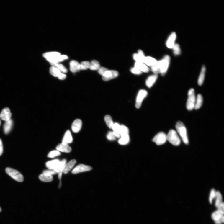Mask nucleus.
Returning <instances> with one entry per match:
<instances>
[{
    "label": "nucleus",
    "instance_id": "obj_1",
    "mask_svg": "<svg viewBox=\"0 0 224 224\" xmlns=\"http://www.w3.org/2000/svg\"><path fill=\"white\" fill-rule=\"evenodd\" d=\"M43 56L52 65L58 63L68 58L67 56L61 55L57 52H50L44 53Z\"/></svg>",
    "mask_w": 224,
    "mask_h": 224
},
{
    "label": "nucleus",
    "instance_id": "obj_2",
    "mask_svg": "<svg viewBox=\"0 0 224 224\" xmlns=\"http://www.w3.org/2000/svg\"><path fill=\"white\" fill-rule=\"evenodd\" d=\"M170 58L168 55H165L161 60L158 61L157 65L159 69V73L164 76L167 72L170 65Z\"/></svg>",
    "mask_w": 224,
    "mask_h": 224
},
{
    "label": "nucleus",
    "instance_id": "obj_3",
    "mask_svg": "<svg viewBox=\"0 0 224 224\" xmlns=\"http://www.w3.org/2000/svg\"><path fill=\"white\" fill-rule=\"evenodd\" d=\"M176 128L183 142L186 145L188 144L189 140L187 131L184 125L181 122H178L176 124Z\"/></svg>",
    "mask_w": 224,
    "mask_h": 224
},
{
    "label": "nucleus",
    "instance_id": "obj_4",
    "mask_svg": "<svg viewBox=\"0 0 224 224\" xmlns=\"http://www.w3.org/2000/svg\"><path fill=\"white\" fill-rule=\"evenodd\" d=\"M166 136H167V140L172 145L177 146L180 144L181 140L175 130H171L168 135H166Z\"/></svg>",
    "mask_w": 224,
    "mask_h": 224
},
{
    "label": "nucleus",
    "instance_id": "obj_5",
    "mask_svg": "<svg viewBox=\"0 0 224 224\" xmlns=\"http://www.w3.org/2000/svg\"><path fill=\"white\" fill-rule=\"evenodd\" d=\"M188 95V98L187 103V108L188 110L191 111L194 108L196 99L194 89H189Z\"/></svg>",
    "mask_w": 224,
    "mask_h": 224
},
{
    "label": "nucleus",
    "instance_id": "obj_6",
    "mask_svg": "<svg viewBox=\"0 0 224 224\" xmlns=\"http://www.w3.org/2000/svg\"><path fill=\"white\" fill-rule=\"evenodd\" d=\"M6 172L15 180L22 182L24 181L23 176L19 172L12 168H7L5 169Z\"/></svg>",
    "mask_w": 224,
    "mask_h": 224
},
{
    "label": "nucleus",
    "instance_id": "obj_7",
    "mask_svg": "<svg viewBox=\"0 0 224 224\" xmlns=\"http://www.w3.org/2000/svg\"><path fill=\"white\" fill-rule=\"evenodd\" d=\"M167 140V136L163 132H160L155 136L153 139V141L158 145H161L165 143Z\"/></svg>",
    "mask_w": 224,
    "mask_h": 224
},
{
    "label": "nucleus",
    "instance_id": "obj_8",
    "mask_svg": "<svg viewBox=\"0 0 224 224\" xmlns=\"http://www.w3.org/2000/svg\"><path fill=\"white\" fill-rule=\"evenodd\" d=\"M148 93L145 90H140L138 94L136 100L135 107L137 108L140 107L142 102L145 97L147 95Z\"/></svg>",
    "mask_w": 224,
    "mask_h": 224
},
{
    "label": "nucleus",
    "instance_id": "obj_9",
    "mask_svg": "<svg viewBox=\"0 0 224 224\" xmlns=\"http://www.w3.org/2000/svg\"><path fill=\"white\" fill-rule=\"evenodd\" d=\"M118 76V72L114 70H108L103 75L102 79L105 81H109L117 78Z\"/></svg>",
    "mask_w": 224,
    "mask_h": 224
},
{
    "label": "nucleus",
    "instance_id": "obj_10",
    "mask_svg": "<svg viewBox=\"0 0 224 224\" xmlns=\"http://www.w3.org/2000/svg\"><path fill=\"white\" fill-rule=\"evenodd\" d=\"M92 169L91 166L83 164L78 165L72 171L73 174H76L82 172L90 171Z\"/></svg>",
    "mask_w": 224,
    "mask_h": 224
},
{
    "label": "nucleus",
    "instance_id": "obj_11",
    "mask_svg": "<svg viewBox=\"0 0 224 224\" xmlns=\"http://www.w3.org/2000/svg\"><path fill=\"white\" fill-rule=\"evenodd\" d=\"M176 37V34L175 32L172 33L170 34L166 42V47L169 49L173 48L175 44Z\"/></svg>",
    "mask_w": 224,
    "mask_h": 224
},
{
    "label": "nucleus",
    "instance_id": "obj_12",
    "mask_svg": "<svg viewBox=\"0 0 224 224\" xmlns=\"http://www.w3.org/2000/svg\"><path fill=\"white\" fill-rule=\"evenodd\" d=\"M12 114L10 112V109L8 108H5L3 109L0 114V118L5 121L11 119Z\"/></svg>",
    "mask_w": 224,
    "mask_h": 224
},
{
    "label": "nucleus",
    "instance_id": "obj_13",
    "mask_svg": "<svg viewBox=\"0 0 224 224\" xmlns=\"http://www.w3.org/2000/svg\"><path fill=\"white\" fill-rule=\"evenodd\" d=\"M82 125L81 120L77 119L74 120L72 125V129L74 133H78L81 130Z\"/></svg>",
    "mask_w": 224,
    "mask_h": 224
},
{
    "label": "nucleus",
    "instance_id": "obj_14",
    "mask_svg": "<svg viewBox=\"0 0 224 224\" xmlns=\"http://www.w3.org/2000/svg\"><path fill=\"white\" fill-rule=\"evenodd\" d=\"M73 139L71 132L70 130H67L63 138L62 143L63 144L67 145L73 142Z\"/></svg>",
    "mask_w": 224,
    "mask_h": 224
},
{
    "label": "nucleus",
    "instance_id": "obj_15",
    "mask_svg": "<svg viewBox=\"0 0 224 224\" xmlns=\"http://www.w3.org/2000/svg\"><path fill=\"white\" fill-rule=\"evenodd\" d=\"M60 162V161L58 159L53 160L46 163L45 166L49 169L55 170L58 167Z\"/></svg>",
    "mask_w": 224,
    "mask_h": 224
},
{
    "label": "nucleus",
    "instance_id": "obj_16",
    "mask_svg": "<svg viewBox=\"0 0 224 224\" xmlns=\"http://www.w3.org/2000/svg\"><path fill=\"white\" fill-rule=\"evenodd\" d=\"M158 77V74H156L149 76L146 81V84L147 86L149 88L152 87L156 82Z\"/></svg>",
    "mask_w": 224,
    "mask_h": 224
},
{
    "label": "nucleus",
    "instance_id": "obj_17",
    "mask_svg": "<svg viewBox=\"0 0 224 224\" xmlns=\"http://www.w3.org/2000/svg\"><path fill=\"white\" fill-rule=\"evenodd\" d=\"M133 58L136 62L143 63L145 56L143 52L140 50L138 51V53H135L133 55Z\"/></svg>",
    "mask_w": 224,
    "mask_h": 224
},
{
    "label": "nucleus",
    "instance_id": "obj_18",
    "mask_svg": "<svg viewBox=\"0 0 224 224\" xmlns=\"http://www.w3.org/2000/svg\"><path fill=\"white\" fill-rule=\"evenodd\" d=\"M135 67L138 68L142 72L148 73L149 70L148 66L143 63L136 62Z\"/></svg>",
    "mask_w": 224,
    "mask_h": 224
},
{
    "label": "nucleus",
    "instance_id": "obj_19",
    "mask_svg": "<svg viewBox=\"0 0 224 224\" xmlns=\"http://www.w3.org/2000/svg\"><path fill=\"white\" fill-rule=\"evenodd\" d=\"M57 150L63 152L68 153L71 151L72 149L70 146L67 145H64L60 143L56 147Z\"/></svg>",
    "mask_w": 224,
    "mask_h": 224
},
{
    "label": "nucleus",
    "instance_id": "obj_20",
    "mask_svg": "<svg viewBox=\"0 0 224 224\" xmlns=\"http://www.w3.org/2000/svg\"><path fill=\"white\" fill-rule=\"evenodd\" d=\"M76 163V161L75 159H73L66 163L63 170V173L65 174L68 173L73 167Z\"/></svg>",
    "mask_w": 224,
    "mask_h": 224
},
{
    "label": "nucleus",
    "instance_id": "obj_21",
    "mask_svg": "<svg viewBox=\"0 0 224 224\" xmlns=\"http://www.w3.org/2000/svg\"><path fill=\"white\" fill-rule=\"evenodd\" d=\"M158 61L157 60L153 57L150 56L145 57L143 63L147 66L152 67L156 64Z\"/></svg>",
    "mask_w": 224,
    "mask_h": 224
},
{
    "label": "nucleus",
    "instance_id": "obj_22",
    "mask_svg": "<svg viewBox=\"0 0 224 224\" xmlns=\"http://www.w3.org/2000/svg\"><path fill=\"white\" fill-rule=\"evenodd\" d=\"M13 121L11 119L8 121H5L4 126V129L5 134H8L12 127Z\"/></svg>",
    "mask_w": 224,
    "mask_h": 224
},
{
    "label": "nucleus",
    "instance_id": "obj_23",
    "mask_svg": "<svg viewBox=\"0 0 224 224\" xmlns=\"http://www.w3.org/2000/svg\"><path fill=\"white\" fill-rule=\"evenodd\" d=\"M79 63L75 60H72L70 63V69L73 73H76L79 71Z\"/></svg>",
    "mask_w": 224,
    "mask_h": 224
},
{
    "label": "nucleus",
    "instance_id": "obj_24",
    "mask_svg": "<svg viewBox=\"0 0 224 224\" xmlns=\"http://www.w3.org/2000/svg\"><path fill=\"white\" fill-rule=\"evenodd\" d=\"M206 68L205 66H203L201 70L198 79V83L200 86L202 85L204 82L205 79Z\"/></svg>",
    "mask_w": 224,
    "mask_h": 224
},
{
    "label": "nucleus",
    "instance_id": "obj_25",
    "mask_svg": "<svg viewBox=\"0 0 224 224\" xmlns=\"http://www.w3.org/2000/svg\"><path fill=\"white\" fill-rule=\"evenodd\" d=\"M130 141V137L129 135H120V138L118 140L120 144L124 145H127Z\"/></svg>",
    "mask_w": 224,
    "mask_h": 224
},
{
    "label": "nucleus",
    "instance_id": "obj_26",
    "mask_svg": "<svg viewBox=\"0 0 224 224\" xmlns=\"http://www.w3.org/2000/svg\"><path fill=\"white\" fill-rule=\"evenodd\" d=\"M39 178L40 180L45 182H51L53 179V176L48 175L43 173L40 174Z\"/></svg>",
    "mask_w": 224,
    "mask_h": 224
},
{
    "label": "nucleus",
    "instance_id": "obj_27",
    "mask_svg": "<svg viewBox=\"0 0 224 224\" xmlns=\"http://www.w3.org/2000/svg\"><path fill=\"white\" fill-rule=\"evenodd\" d=\"M203 102V98L202 96L200 94H198L195 103L194 108L195 109L197 110L200 109L202 105Z\"/></svg>",
    "mask_w": 224,
    "mask_h": 224
},
{
    "label": "nucleus",
    "instance_id": "obj_28",
    "mask_svg": "<svg viewBox=\"0 0 224 224\" xmlns=\"http://www.w3.org/2000/svg\"><path fill=\"white\" fill-rule=\"evenodd\" d=\"M215 205L217 208L223 203L222 195L219 191L216 192Z\"/></svg>",
    "mask_w": 224,
    "mask_h": 224
},
{
    "label": "nucleus",
    "instance_id": "obj_29",
    "mask_svg": "<svg viewBox=\"0 0 224 224\" xmlns=\"http://www.w3.org/2000/svg\"><path fill=\"white\" fill-rule=\"evenodd\" d=\"M100 67L99 62L97 60H94L90 62V66L89 69L91 70H98Z\"/></svg>",
    "mask_w": 224,
    "mask_h": 224
},
{
    "label": "nucleus",
    "instance_id": "obj_30",
    "mask_svg": "<svg viewBox=\"0 0 224 224\" xmlns=\"http://www.w3.org/2000/svg\"><path fill=\"white\" fill-rule=\"evenodd\" d=\"M223 216L224 214L219 210H217L212 214L211 218L212 220L215 222L221 219Z\"/></svg>",
    "mask_w": 224,
    "mask_h": 224
},
{
    "label": "nucleus",
    "instance_id": "obj_31",
    "mask_svg": "<svg viewBox=\"0 0 224 224\" xmlns=\"http://www.w3.org/2000/svg\"><path fill=\"white\" fill-rule=\"evenodd\" d=\"M66 160L65 159H63L61 161H60L59 164L57 168L54 170L58 174L60 172L63 173V170H64L65 166L66 164Z\"/></svg>",
    "mask_w": 224,
    "mask_h": 224
},
{
    "label": "nucleus",
    "instance_id": "obj_32",
    "mask_svg": "<svg viewBox=\"0 0 224 224\" xmlns=\"http://www.w3.org/2000/svg\"><path fill=\"white\" fill-rule=\"evenodd\" d=\"M50 73L52 75L56 77H58L59 75L61 73L58 69L54 66H51L50 67Z\"/></svg>",
    "mask_w": 224,
    "mask_h": 224
},
{
    "label": "nucleus",
    "instance_id": "obj_33",
    "mask_svg": "<svg viewBox=\"0 0 224 224\" xmlns=\"http://www.w3.org/2000/svg\"><path fill=\"white\" fill-rule=\"evenodd\" d=\"M104 120L108 127L112 129L114 124L111 117L109 115H107L104 117Z\"/></svg>",
    "mask_w": 224,
    "mask_h": 224
},
{
    "label": "nucleus",
    "instance_id": "obj_34",
    "mask_svg": "<svg viewBox=\"0 0 224 224\" xmlns=\"http://www.w3.org/2000/svg\"><path fill=\"white\" fill-rule=\"evenodd\" d=\"M90 62L88 61H84L79 64V69L81 70H86L89 68Z\"/></svg>",
    "mask_w": 224,
    "mask_h": 224
},
{
    "label": "nucleus",
    "instance_id": "obj_35",
    "mask_svg": "<svg viewBox=\"0 0 224 224\" xmlns=\"http://www.w3.org/2000/svg\"><path fill=\"white\" fill-rule=\"evenodd\" d=\"M52 66H55L62 73H66L68 71L66 67L64 65L60 64L59 63H56V64H55Z\"/></svg>",
    "mask_w": 224,
    "mask_h": 224
},
{
    "label": "nucleus",
    "instance_id": "obj_36",
    "mask_svg": "<svg viewBox=\"0 0 224 224\" xmlns=\"http://www.w3.org/2000/svg\"><path fill=\"white\" fill-rule=\"evenodd\" d=\"M121 128V125L117 123H115L114 124L112 129L114 133L120 135Z\"/></svg>",
    "mask_w": 224,
    "mask_h": 224
},
{
    "label": "nucleus",
    "instance_id": "obj_37",
    "mask_svg": "<svg viewBox=\"0 0 224 224\" xmlns=\"http://www.w3.org/2000/svg\"><path fill=\"white\" fill-rule=\"evenodd\" d=\"M173 50L174 54L175 55H179L181 53V49L180 45L177 44H175L172 48Z\"/></svg>",
    "mask_w": 224,
    "mask_h": 224
},
{
    "label": "nucleus",
    "instance_id": "obj_38",
    "mask_svg": "<svg viewBox=\"0 0 224 224\" xmlns=\"http://www.w3.org/2000/svg\"><path fill=\"white\" fill-rule=\"evenodd\" d=\"M61 155L60 151L57 150H54L50 152L48 155V157L50 158H53L55 157Z\"/></svg>",
    "mask_w": 224,
    "mask_h": 224
},
{
    "label": "nucleus",
    "instance_id": "obj_39",
    "mask_svg": "<svg viewBox=\"0 0 224 224\" xmlns=\"http://www.w3.org/2000/svg\"><path fill=\"white\" fill-rule=\"evenodd\" d=\"M121 131H120V135H129V130L128 128L124 125H121Z\"/></svg>",
    "mask_w": 224,
    "mask_h": 224
},
{
    "label": "nucleus",
    "instance_id": "obj_40",
    "mask_svg": "<svg viewBox=\"0 0 224 224\" xmlns=\"http://www.w3.org/2000/svg\"><path fill=\"white\" fill-rule=\"evenodd\" d=\"M216 192L214 189H212L210 192L209 197V202L211 204L212 203V200L215 198Z\"/></svg>",
    "mask_w": 224,
    "mask_h": 224
},
{
    "label": "nucleus",
    "instance_id": "obj_41",
    "mask_svg": "<svg viewBox=\"0 0 224 224\" xmlns=\"http://www.w3.org/2000/svg\"><path fill=\"white\" fill-rule=\"evenodd\" d=\"M107 139L110 141H114L116 139V137L114 135L113 131H110L107 135Z\"/></svg>",
    "mask_w": 224,
    "mask_h": 224
},
{
    "label": "nucleus",
    "instance_id": "obj_42",
    "mask_svg": "<svg viewBox=\"0 0 224 224\" xmlns=\"http://www.w3.org/2000/svg\"><path fill=\"white\" fill-rule=\"evenodd\" d=\"M43 173L48 175L51 176L58 174L53 169H49L44 171L43 172Z\"/></svg>",
    "mask_w": 224,
    "mask_h": 224
},
{
    "label": "nucleus",
    "instance_id": "obj_43",
    "mask_svg": "<svg viewBox=\"0 0 224 224\" xmlns=\"http://www.w3.org/2000/svg\"><path fill=\"white\" fill-rule=\"evenodd\" d=\"M130 71L132 73L135 74H140L142 73L141 71L135 67L132 68Z\"/></svg>",
    "mask_w": 224,
    "mask_h": 224
},
{
    "label": "nucleus",
    "instance_id": "obj_44",
    "mask_svg": "<svg viewBox=\"0 0 224 224\" xmlns=\"http://www.w3.org/2000/svg\"><path fill=\"white\" fill-rule=\"evenodd\" d=\"M108 70L105 67H100L98 70V73L100 74L102 76Z\"/></svg>",
    "mask_w": 224,
    "mask_h": 224
},
{
    "label": "nucleus",
    "instance_id": "obj_45",
    "mask_svg": "<svg viewBox=\"0 0 224 224\" xmlns=\"http://www.w3.org/2000/svg\"><path fill=\"white\" fill-rule=\"evenodd\" d=\"M224 203L223 202L217 208L218 210L220 211L223 214H224Z\"/></svg>",
    "mask_w": 224,
    "mask_h": 224
},
{
    "label": "nucleus",
    "instance_id": "obj_46",
    "mask_svg": "<svg viewBox=\"0 0 224 224\" xmlns=\"http://www.w3.org/2000/svg\"><path fill=\"white\" fill-rule=\"evenodd\" d=\"M66 77V76L64 73H61L58 76V78L60 80H64Z\"/></svg>",
    "mask_w": 224,
    "mask_h": 224
},
{
    "label": "nucleus",
    "instance_id": "obj_47",
    "mask_svg": "<svg viewBox=\"0 0 224 224\" xmlns=\"http://www.w3.org/2000/svg\"><path fill=\"white\" fill-rule=\"evenodd\" d=\"M3 151V143L1 140L0 139V156L2 154Z\"/></svg>",
    "mask_w": 224,
    "mask_h": 224
},
{
    "label": "nucleus",
    "instance_id": "obj_48",
    "mask_svg": "<svg viewBox=\"0 0 224 224\" xmlns=\"http://www.w3.org/2000/svg\"><path fill=\"white\" fill-rule=\"evenodd\" d=\"M224 216H223L220 220L215 222L216 224H222L224 223Z\"/></svg>",
    "mask_w": 224,
    "mask_h": 224
},
{
    "label": "nucleus",
    "instance_id": "obj_49",
    "mask_svg": "<svg viewBox=\"0 0 224 224\" xmlns=\"http://www.w3.org/2000/svg\"><path fill=\"white\" fill-rule=\"evenodd\" d=\"M58 174H59L58 179L60 180V181H61V179L62 178V172H60V173H58Z\"/></svg>",
    "mask_w": 224,
    "mask_h": 224
},
{
    "label": "nucleus",
    "instance_id": "obj_50",
    "mask_svg": "<svg viewBox=\"0 0 224 224\" xmlns=\"http://www.w3.org/2000/svg\"><path fill=\"white\" fill-rule=\"evenodd\" d=\"M1 211H2V209L1 208V207H0V212H1Z\"/></svg>",
    "mask_w": 224,
    "mask_h": 224
},
{
    "label": "nucleus",
    "instance_id": "obj_51",
    "mask_svg": "<svg viewBox=\"0 0 224 224\" xmlns=\"http://www.w3.org/2000/svg\"><path fill=\"white\" fill-rule=\"evenodd\" d=\"M1 120H0V126H1Z\"/></svg>",
    "mask_w": 224,
    "mask_h": 224
}]
</instances>
